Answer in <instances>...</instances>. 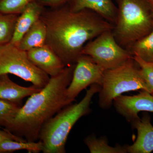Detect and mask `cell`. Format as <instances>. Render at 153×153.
Segmentation results:
<instances>
[{
  "label": "cell",
  "instance_id": "15",
  "mask_svg": "<svg viewBox=\"0 0 153 153\" xmlns=\"http://www.w3.org/2000/svg\"><path fill=\"white\" fill-rule=\"evenodd\" d=\"M47 35L46 25L40 19L25 33L17 47L26 52L42 47L46 44Z\"/></svg>",
  "mask_w": 153,
  "mask_h": 153
},
{
  "label": "cell",
  "instance_id": "1",
  "mask_svg": "<svg viewBox=\"0 0 153 153\" xmlns=\"http://www.w3.org/2000/svg\"><path fill=\"white\" fill-rule=\"evenodd\" d=\"M40 19L47 28L45 44L66 66L76 63L88 41L114 28L113 25L93 11L73 12L66 4L44 10Z\"/></svg>",
  "mask_w": 153,
  "mask_h": 153
},
{
  "label": "cell",
  "instance_id": "10",
  "mask_svg": "<svg viewBox=\"0 0 153 153\" xmlns=\"http://www.w3.org/2000/svg\"><path fill=\"white\" fill-rule=\"evenodd\" d=\"M27 53L30 61L50 77L60 74L66 66L61 58L46 44L30 49Z\"/></svg>",
  "mask_w": 153,
  "mask_h": 153
},
{
  "label": "cell",
  "instance_id": "13",
  "mask_svg": "<svg viewBox=\"0 0 153 153\" xmlns=\"http://www.w3.org/2000/svg\"><path fill=\"white\" fill-rule=\"evenodd\" d=\"M45 7L34 0L26 7L17 19L13 38L10 43L18 46L24 35L41 18Z\"/></svg>",
  "mask_w": 153,
  "mask_h": 153
},
{
  "label": "cell",
  "instance_id": "8",
  "mask_svg": "<svg viewBox=\"0 0 153 153\" xmlns=\"http://www.w3.org/2000/svg\"><path fill=\"white\" fill-rule=\"evenodd\" d=\"M105 71L89 56H79L67 89L68 98L74 101L78 94L88 86L94 84L101 85Z\"/></svg>",
  "mask_w": 153,
  "mask_h": 153
},
{
  "label": "cell",
  "instance_id": "20",
  "mask_svg": "<svg viewBox=\"0 0 153 153\" xmlns=\"http://www.w3.org/2000/svg\"><path fill=\"white\" fill-rule=\"evenodd\" d=\"M21 106L17 103L0 99V127L7 128Z\"/></svg>",
  "mask_w": 153,
  "mask_h": 153
},
{
  "label": "cell",
  "instance_id": "3",
  "mask_svg": "<svg viewBox=\"0 0 153 153\" xmlns=\"http://www.w3.org/2000/svg\"><path fill=\"white\" fill-rule=\"evenodd\" d=\"M101 88L99 84L91 85L79 102L63 108L44 124L39 137V140L43 143V153L66 152V143L71 129L79 119L91 111L92 99Z\"/></svg>",
  "mask_w": 153,
  "mask_h": 153
},
{
  "label": "cell",
  "instance_id": "17",
  "mask_svg": "<svg viewBox=\"0 0 153 153\" xmlns=\"http://www.w3.org/2000/svg\"><path fill=\"white\" fill-rule=\"evenodd\" d=\"M43 143L36 142L19 141L7 140L0 144V153H11L19 150H27L29 153H38L43 152Z\"/></svg>",
  "mask_w": 153,
  "mask_h": 153
},
{
  "label": "cell",
  "instance_id": "19",
  "mask_svg": "<svg viewBox=\"0 0 153 153\" xmlns=\"http://www.w3.org/2000/svg\"><path fill=\"white\" fill-rule=\"evenodd\" d=\"M19 14L0 13V46L10 42Z\"/></svg>",
  "mask_w": 153,
  "mask_h": 153
},
{
  "label": "cell",
  "instance_id": "6",
  "mask_svg": "<svg viewBox=\"0 0 153 153\" xmlns=\"http://www.w3.org/2000/svg\"><path fill=\"white\" fill-rule=\"evenodd\" d=\"M8 74L41 88L47 85L50 78L30 61L27 52L10 42L0 46V76Z\"/></svg>",
  "mask_w": 153,
  "mask_h": 153
},
{
  "label": "cell",
  "instance_id": "18",
  "mask_svg": "<svg viewBox=\"0 0 153 153\" xmlns=\"http://www.w3.org/2000/svg\"><path fill=\"white\" fill-rule=\"evenodd\" d=\"M129 49L132 55H137L146 61L153 63V30L133 44Z\"/></svg>",
  "mask_w": 153,
  "mask_h": 153
},
{
  "label": "cell",
  "instance_id": "4",
  "mask_svg": "<svg viewBox=\"0 0 153 153\" xmlns=\"http://www.w3.org/2000/svg\"><path fill=\"white\" fill-rule=\"evenodd\" d=\"M117 16L112 30L115 39L124 49L153 30V9L148 0H116Z\"/></svg>",
  "mask_w": 153,
  "mask_h": 153
},
{
  "label": "cell",
  "instance_id": "24",
  "mask_svg": "<svg viewBox=\"0 0 153 153\" xmlns=\"http://www.w3.org/2000/svg\"><path fill=\"white\" fill-rule=\"evenodd\" d=\"M7 140H15L19 141H26L24 139L15 135L5 129L2 130L0 128V144L3 141Z\"/></svg>",
  "mask_w": 153,
  "mask_h": 153
},
{
  "label": "cell",
  "instance_id": "22",
  "mask_svg": "<svg viewBox=\"0 0 153 153\" xmlns=\"http://www.w3.org/2000/svg\"><path fill=\"white\" fill-rule=\"evenodd\" d=\"M33 1L34 0H0V13L20 15Z\"/></svg>",
  "mask_w": 153,
  "mask_h": 153
},
{
  "label": "cell",
  "instance_id": "25",
  "mask_svg": "<svg viewBox=\"0 0 153 153\" xmlns=\"http://www.w3.org/2000/svg\"><path fill=\"white\" fill-rule=\"evenodd\" d=\"M150 4L151 5V7L153 9V0H148Z\"/></svg>",
  "mask_w": 153,
  "mask_h": 153
},
{
  "label": "cell",
  "instance_id": "11",
  "mask_svg": "<svg viewBox=\"0 0 153 153\" xmlns=\"http://www.w3.org/2000/svg\"><path fill=\"white\" fill-rule=\"evenodd\" d=\"M137 131V137L133 144L125 145L127 153H150L153 151V126L149 115H143L131 122Z\"/></svg>",
  "mask_w": 153,
  "mask_h": 153
},
{
  "label": "cell",
  "instance_id": "7",
  "mask_svg": "<svg viewBox=\"0 0 153 153\" xmlns=\"http://www.w3.org/2000/svg\"><path fill=\"white\" fill-rule=\"evenodd\" d=\"M82 55L91 57L104 71L119 67L133 58L129 51L116 41L112 30L88 41L82 48Z\"/></svg>",
  "mask_w": 153,
  "mask_h": 153
},
{
  "label": "cell",
  "instance_id": "9",
  "mask_svg": "<svg viewBox=\"0 0 153 153\" xmlns=\"http://www.w3.org/2000/svg\"><path fill=\"white\" fill-rule=\"evenodd\" d=\"M116 110L129 122L139 118L140 111L153 112V95L143 90L137 95H120L113 102Z\"/></svg>",
  "mask_w": 153,
  "mask_h": 153
},
{
  "label": "cell",
  "instance_id": "23",
  "mask_svg": "<svg viewBox=\"0 0 153 153\" xmlns=\"http://www.w3.org/2000/svg\"><path fill=\"white\" fill-rule=\"evenodd\" d=\"M44 7H48L51 8L59 7L64 6L69 0H35Z\"/></svg>",
  "mask_w": 153,
  "mask_h": 153
},
{
  "label": "cell",
  "instance_id": "16",
  "mask_svg": "<svg viewBox=\"0 0 153 153\" xmlns=\"http://www.w3.org/2000/svg\"><path fill=\"white\" fill-rule=\"evenodd\" d=\"M84 141L91 153H127L125 146H111L106 138L104 137L97 138L95 135H91L85 138Z\"/></svg>",
  "mask_w": 153,
  "mask_h": 153
},
{
  "label": "cell",
  "instance_id": "26",
  "mask_svg": "<svg viewBox=\"0 0 153 153\" xmlns=\"http://www.w3.org/2000/svg\"><path fill=\"white\" fill-rule=\"evenodd\" d=\"M152 95H153V91L152 92Z\"/></svg>",
  "mask_w": 153,
  "mask_h": 153
},
{
  "label": "cell",
  "instance_id": "2",
  "mask_svg": "<svg viewBox=\"0 0 153 153\" xmlns=\"http://www.w3.org/2000/svg\"><path fill=\"white\" fill-rule=\"evenodd\" d=\"M75 64L66 66L40 91L30 96L21 106L10 125L5 129L29 142L39 140L44 124L74 100L68 98L67 89L71 82Z\"/></svg>",
  "mask_w": 153,
  "mask_h": 153
},
{
  "label": "cell",
  "instance_id": "21",
  "mask_svg": "<svg viewBox=\"0 0 153 153\" xmlns=\"http://www.w3.org/2000/svg\"><path fill=\"white\" fill-rule=\"evenodd\" d=\"M133 58L139 66L140 71L147 86L148 92L152 93L153 91V63L146 61L137 55Z\"/></svg>",
  "mask_w": 153,
  "mask_h": 153
},
{
  "label": "cell",
  "instance_id": "5",
  "mask_svg": "<svg viewBox=\"0 0 153 153\" xmlns=\"http://www.w3.org/2000/svg\"><path fill=\"white\" fill-rule=\"evenodd\" d=\"M134 63L132 58L119 67L104 71L99 92V105L101 108L108 109L114 100L124 92L138 90L148 91L140 68Z\"/></svg>",
  "mask_w": 153,
  "mask_h": 153
},
{
  "label": "cell",
  "instance_id": "14",
  "mask_svg": "<svg viewBox=\"0 0 153 153\" xmlns=\"http://www.w3.org/2000/svg\"><path fill=\"white\" fill-rule=\"evenodd\" d=\"M41 89L34 85L24 87L18 85L10 79L8 74L0 76V99L19 105L25 97L37 93Z\"/></svg>",
  "mask_w": 153,
  "mask_h": 153
},
{
  "label": "cell",
  "instance_id": "12",
  "mask_svg": "<svg viewBox=\"0 0 153 153\" xmlns=\"http://www.w3.org/2000/svg\"><path fill=\"white\" fill-rule=\"evenodd\" d=\"M67 4L73 12L90 10L113 25L116 20L117 7L112 0H69Z\"/></svg>",
  "mask_w": 153,
  "mask_h": 153
}]
</instances>
